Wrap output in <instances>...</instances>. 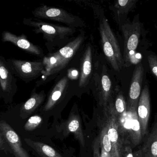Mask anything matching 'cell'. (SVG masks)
<instances>
[{
  "instance_id": "cell-1",
  "label": "cell",
  "mask_w": 157,
  "mask_h": 157,
  "mask_svg": "<svg viewBox=\"0 0 157 157\" xmlns=\"http://www.w3.org/2000/svg\"><path fill=\"white\" fill-rule=\"evenodd\" d=\"M23 24L33 28L36 34L43 35L48 54L65 47L75 37L78 29L74 27L54 24L36 18H24Z\"/></svg>"
},
{
  "instance_id": "cell-2",
  "label": "cell",
  "mask_w": 157,
  "mask_h": 157,
  "mask_svg": "<svg viewBox=\"0 0 157 157\" xmlns=\"http://www.w3.org/2000/svg\"><path fill=\"white\" fill-rule=\"evenodd\" d=\"M99 18V32L104 55L113 69L119 71L124 67V64L119 44L106 17L101 11Z\"/></svg>"
},
{
  "instance_id": "cell-3",
  "label": "cell",
  "mask_w": 157,
  "mask_h": 157,
  "mask_svg": "<svg viewBox=\"0 0 157 157\" xmlns=\"http://www.w3.org/2000/svg\"><path fill=\"white\" fill-rule=\"evenodd\" d=\"M78 81L68 76L67 68L56 78L54 84L48 94L47 99L43 107L48 111L65 103L74 94H77Z\"/></svg>"
},
{
  "instance_id": "cell-4",
  "label": "cell",
  "mask_w": 157,
  "mask_h": 157,
  "mask_svg": "<svg viewBox=\"0 0 157 157\" xmlns=\"http://www.w3.org/2000/svg\"><path fill=\"white\" fill-rule=\"evenodd\" d=\"M97 57L98 56L94 45L93 38L90 36L85 43L80 59L79 75L76 94L78 96H81L82 94L90 92L94 71V64Z\"/></svg>"
},
{
  "instance_id": "cell-5",
  "label": "cell",
  "mask_w": 157,
  "mask_h": 157,
  "mask_svg": "<svg viewBox=\"0 0 157 157\" xmlns=\"http://www.w3.org/2000/svg\"><path fill=\"white\" fill-rule=\"evenodd\" d=\"M106 63L98 56L94 64L91 90L99 103L106 106L112 99L113 86Z\"/></svg>"
},
{
  "instance_id": "cell-6",
  "label": "cell",
  "mask_w": 157,
  "mask_h": 157,
  "mask_svg": "<svg viewBox=\"0 0 157 157\" xmlns=\"http://www.w3.org/2000/svg\"><path fill=\"white\" fill-rule=\"evenodd\" d=\"M124 36V67H128L141 62V56L136 52L141 34V26L139 21L131 24H125L122 26Z\"/></svg>"
},
{
  "instance_id": "cell-7",
  "label": "cell",
  "mask_w": 157,
  "mask_h": 157,
  "mask_svg": "<svg viewBox=\"0 0 157 157\" xmlns=\"http://www.w3.org/2000/svg\"><path fill=\"white\" fill-rule=\"evenodd\" d=\"M32 13L35 18L40 20L45 19L61 23L77 29L86 27V23L82 19L61 8L43 5L37 7Z\"/></svg>"
},
{
  "instance_id": "cell-8",
  "label": "cell",
  "mask_w": 157,
  "mask_h": 157,
  "mask_svg": "<svg viewBox=\"0 0 157 157\" xmlns=\"http://www.w3.org/2000/svg\"><path fill=\"white\" fill-rule=\"evenodd\" d=\"M7 64L10 70L15 77L26 83H29L43 76L45 66L41 61H27L16 59H8Z\"/></svg>"
},
{
  "instance_id": "cell-9",
  "label": "cell",
  "mask_w": 157,
  "mask_h": 157,
  "mask_svg": "<svg viewBox=\"0 0 157 157\" xmlns=\"http://www.w3.org/2000/svg\"><path fill=\"white\" fill-rule=\"evenodd\" d=\"M136 109L128 106L126 113L117 117L120 133L129 138L135 146L140 143L143 137Z\"/></svg>"
},
{
  "instance_id": "cell-10",
  "label": "cell",
  "mask_w": 157,
  "mask_h": 157,
  "mask_svg": "<svg viewBox=\"0 0 157 157\" xmlns=\"http://www.w3.org/2000/svg\"><path fill=\"white\" fill-rule=\"evenodd\" d=\"M16 77L10 70L7 59L0 56V93L6 101H10L17 92Z\"/></svg>"
},
{
  "instance_id": "cell-11",
  "label": "cell",
  "mask_w": 157,
  "mask_h": 157,
  "mask_svg": "<svg viewBox=\"0 0 157 157\" xmlns=\"http://www.w3.org/2000/svg\"><path fill=\"white\" fill-rule=\"evenodd\" d=\"M108 109L109 115L105 125L108 129V136L113 147L112 157H123L124 147L122 145V140L120 138L117 114L112 103L109 104Z\"/></svg>"
},
{
  "instance_id": "cell-12",
  "label": "cell",
  "mask_w": 157,
  "mask_h": 157,
  "mask_svg": "<svg viewBox=\"0 0 157 157\" xmlns=\"http://www.w3.org/2000/svg\"><path fill=\"white\" fill-rule=\"evenodd\" d=\"M2 41L3 43H11L17 47L24 50L26 53L44 58L45 56L44 52L42 48L31 43L24 34L17 36L8 31H4L2 34Z\"/></svg>"
},
{
  "instance_id": "cell-13",
  "label": "cell",
  "mask_w": 157,
  "mask_h": 157,
  "mask_svg": "<svg viewBox=\"0 0 157 157\" xmlns=\"http://www.w3.org/2000/svg\"><path fill=\"white\" fill-rule=\"evenodd\" d=\"M144 74L143 66L140 62L136 66L133 71L128 93V107L137 109Z\"/></svg>"
},
{
  "instance_id": "cell-14",
  "label": "cell",
  "mask_w": 157,
  "mask_h": 157,
  "mask_svg": "<svg viewBox=\"0 0 157 157\" xmlns=\"http://www.w3.org/2000/svg\"><path fill=\"white\" fill-rule=\"evenodd\" d=\"M150 94L148 85L146 84L142 89L139 101L137 113L141 126L142 136L147 135L150 115Z\"/></svg>"
},
{
  "instance_id": "cell-15",
  "label": "cell",
  "mask_w": 157,
  "mask_h": 157,
  "mask_svg": "<svg viewBox=\"0 0 157 157\" xmlns=\"http://www.w3.org/2000/svg\"><path fill=\"white\" fill-rule=\"evenodd\" d=\"M0 128L1 134L7 140L16 157H30L26 151L23 148L17 133L7 123L2 121Z\"/></svg>"
},
{
  "instance_id": "cell-16",
  "label": "cell",
  "mask_w": 157,
  "mask_h": 157,
  "mask_svg": "<svg viewBox=\"0 0 157 157\" xmlns=\"http://www.w3.org/2000/svg\"><path fill=\"white\" fill-rule=\"evenodd\" d=\"M46 97L45 90H43L38 92L36 87H35L32 90L30 98L21 106V112L31 113L44 102Z\"/></svg>"
},
{
  "instance_id": "cell-17",
  "label": "cell",
  "mask_w": 157,
  "mask_h": 157,
  "mask_svg": "<svg viewBox=\"0 0 157 157\" xmlns=\"http://www.w3.org/2000/svg\"><path fill=\"white\" fill-rule=\"evenodd\" d=\"M141 150L144 157H157V122L154 124Z\"/></svg>"
},
{
  "instance_id": "cell-18",
  "label": "cell",
  "mask_w": 157,
  "mask_h": 157,
  "mask_svg": "<svg viewBox=\"0 0 157 157\" xmlns=\"http://www.w3.org/2000/svg\"><path fill=\"white\" fill-rule=\"evenodd\" d=\"M26 143L33 148L41 157H62L54 149L48 145L40 142L25 140Z\"/></svg>"
},
{
  "instance_id": "cell-19",
  "label": "cell",
  "mask_w": 157,
  "mask_h": 157,
  "mask_svg": "<svg viewBox=\"0 0 157 157\" xmlns=\"http://www.w3.org/2000/svg\"><path fill=\"white\" fill-rule=\"evenodd\" d=\"M137 1L135 0H119L115 2L114 8L116 11V17L118 21H120L123 17L127 15L128 13L135 7Z\"/></svg>"
},
{
  "instance_id": "cell-20",
  "label": "cell",
  "mask_w": 157,
  "mask_h": 157,
  "mask_svg": "<svg viewBox=\"0 0 157 157\" xmlns=\"http://www.w3.org/2000/svg\"><path fill=\"white\" fill-rule=\"evenodd\" d=\"M100 141L101 146L103 147L105 150L109 153L112 157L113 155V147L108 136V129L106 125L103 128L101 132Z\"/></svg>"
},
{
  "instance_id": "cell-21",
  "label": "cell",
  "mask_w": 157,
  "mask_h": 157,
  "mask_svg": "<svg viewBox=\"0 0 157 157\" xmlns=\"http://www.w3.org/2000/svg\"><path fill=\"white\" fill-rule=\"evenodd\" d=\"M115 109L118 116L124 114L127 112L126 104L122 92L119 91L116 97Z\"/></svg>"
},
{
  "instance_id": "cell-22",
  "label": "cell",
  "mask_w": 157,
  "mask_h": 157,
  "mask_svg": "<svg viewBox=\"0 0 157 157\" xmlns=\"http://www.w3.org/2000/svg\"><path fill=\"white\" fill-rule=\"evenodd\" d=\"M68 128L70 132H73L77 136V137L78 138L80 141H81L82 144L84 145V139L82 136V134L78 120L76 119L71 120L69 123Z\"/></svg>"
},
{
  "instance_id": "cell-23",
  "label": "cell",
  "mask_w": 157,
  "mask_h": 157,
  "mask_svg": "<svg viewBox=\"0 0 157 157\" xmlns=\"http://www.w3.org/2000/svg\"><path fill=\"white\" fill-rule=\"evenodd\" d=\"M42 121V118L39 116L35 115L32 117L28 119L25 125V128L28 131H31L36 128Z\"/></svg>"
},
{
  "instance_id": "cell-24",
  "label": "cell",
  "mask_w": 157,
  "mask_h": 157,
  "mask_svg": "<svg viewBox=\"0 0 157 157\" xmlns=\"http://www.w3.org/2000/svg\"><path fill=\"white\" fill-rule=\"evenodd\" d=\"M147 60L151 71L157 79V56L154 54L149 55Z\"/></svg>"
},
{
  "instance_id": "cell-25",
  "label": "cell",
  "mask_w": 157,
  "mask_h": 157,
  "mask_svg": "<svg viewBox=\"0 0 157 157\" xmlns=\"http://www.w3.org/2000/svg\"><path fill=\"white\" fill-rule=\"evenodd\" d=\"M123 157H144V156L142 150L140 149L133 152L130 146H125L124 147Z\"/></svg>"
},
{
  "instance_id": "cell-26",
  "label": "cell",
  "mask_w": 157,
  "mask_h": 157,
  "mask_svg": "<svg viewBox=\"0 0 157 157\" xmlns=\"http://www.w3.org/2000/svg\"><path fill=\"white\" fill-rule=\"evenodd\" d=\"M100 139L96 140V142L94 145V157H101V154L100 153Z\"/></svg>"
},
{
  "instance_id": "cell-27",
  "label": "cell",
  "mask_w": 157,
  "mask_h": 157,
  "mask_svg": "<svg viewBox=\"0 0 157 157\" xmlns=\"http://www.w3.org/2000/svg\"><path fill=\"white\" fill-rule=\"evenodd\" d=\"M101 146V145H100ZM101 157H111V155L109 153L105 151L103 147L101 146Z\"/></svg>"
}]
</instances>
